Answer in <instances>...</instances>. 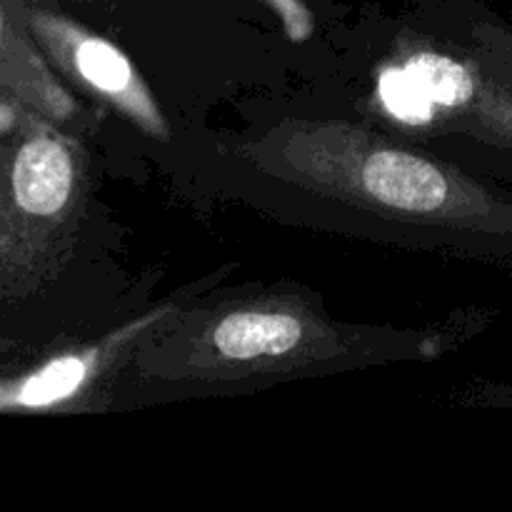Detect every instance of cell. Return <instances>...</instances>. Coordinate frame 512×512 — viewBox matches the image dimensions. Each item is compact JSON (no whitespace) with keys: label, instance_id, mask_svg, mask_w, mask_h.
Here are the masks:
<instances>
[{"label":"cell","instance_id":"1","mask_svg":"<svg viewBox=\"0 0 512 512\" xmlns=\"http://www.w3.org/2000/svg\"><path fill=\"white\" fill-rule=\"evenodd\" d=\"M363 185L388 208L430 213L448 198L445 175L418 155L403 150H378L363 165Z\"/></svg>","mask_w":512,"mask_h":512},{"label":"cell","instance_id":"7","mask_svg":"<svg viewBox=\"0 0 512 512\" xmlns=\"http://www.w3.org/2000/svg\"><path fill=\"white\" fill-rule=\"evenodd\" d=\"M378 93L385 108L403 123L420 125L433 118V103L405 68L385 70L380 75Z\"/></svg>","mask_w":512,"mask_h":512},{"label":"cell","instance_id":"5","mask_svg":"<svg viewBox=\"0 0 512 512\" xmlns=\"http://www.w3.org/2000/svg\"><path fill=\"white\" fill-rule=\"evenodd\" d=\"M75 65H78L80 75L88 80L93 88L103 90V93L123 98V95H133L140 103L148 105L140 93H130L135 90L133 70L125 55L118 48L100 38H85L83 43L75 48ZM150 108V105H148Z\"/></svg>","mask_w":512,"mask_h":512},{"label":"cell","instance_id":"6","mask_svg":"<svg viewBox=\"0 0 512 512\" xmlns=\"http://www.w3.org/2000/svg\"><path fill=\"white\" fill-rule=\"evenodd\" d=\"M85 378V360L80 358H60L45 365L40 373L25 380L15 393V403L23 408H43V405L58 403L60 398H68Z\"/></svg>","mask_w":512,"mask_h":512},{"label":"cell","instance_id":"3","mask_svg":"<svg viewBox=\"0 0 512 512\" xmlns=\"http://www.w3.org/2000/svg\"><path fill=\"white\" fill-rule=\"evenodd\" d=\"M213 340L230 360L283 355L303 340V323L288 313H235L218 325Z\"/></svg>","mask_w":512,"mask_h":512},{"label":"cell","instance_id":"2","mask_svg":"<svg viewBox=\"0 0 512 512\" xmlns=\"http://www.w3.org/2000/svg\"><path fill=\"white\" fill-rule=\"evenodd\" d=\"M73 163L58 140L33 138L18 150L13 165L15 203L33 215H53L68 203Z\"/></svg>","mask_w":512,"mask_h":512},{"label":"cell","instance_id":"4","mask_svg":"<svg viewBox=\"0 0 512 512\" xmlns=\"http://www.w3.org/2000/svg\"><path fill=\"white\" fill-rule=\"evenodd\" d=\"M405 70L413 75L433 105L455 108L473 98L475 80L468 70L455 60L435 53H420L405 63Z\"/></svg>","mask_w":512,"mask_h":512}]
</instances>
